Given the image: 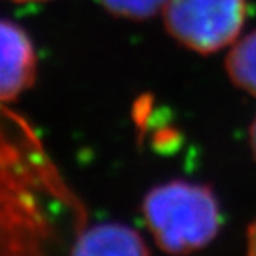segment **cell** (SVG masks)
Listing matches in <instances>:
<instances>
[{
    "instance_id": "8992f818",
    "label": "cell",
    "mask_w": 256,
    "mask_h": 256,
    "mask_svg": "<svg viewBox=\"0 0 256 256\" xmlns=\"http://www.w3.org/2000/svg\"><path fill=\"white\" fill-rule=\"evenodd\" d=\"M224 68L240 90L256 98V28L232 45Z\"/></svg>"
},
{
    "instance_id": "6da1fadb",
    "label": "cell",
    "mask_w": 256,
    "mask_h": 256,
    "mask_svg": "<svg viewBox=\"0 0 256 256\" xmlns=\"http://www.w3.org/2000/svg\"><path fill=\"white\" fill-rule=\"evenodd\" d=\"M65 213L84 210L34 128L0 105V256H50Z\"/></svg>"
},
{
    "instance_id": "ba28073f",
    "label": "cell",
    "mask_w": 256,
    "mask_h": 256,
    "mask_svg": "<svg viewBox=\"0 0 256 256\" xmlns=\"http://www.w3.org/2000/svg\"><path fill=\"white\" fill-rule=\"evenodd\" d=\"M246 256H256V220L248 226V233H246Z\"/></svg>"
},
{
    "instance_id": "52a82bcc",
    "label": "cell",
    "mask_w": 256,
    "mask_h": 256,
    "mask_svg": "<svg viewBox=\"0 0 256 256\" xmlns=\"http://www.w3.org/2000/svg\"><path fill=\"white\" fill-rule=\"evenodd\" d=\"M106 12L128 20H145L163 10L166 0H98Z\"/></svg>"
},
{
    "instance_id": "30bf717a",
    "label": "cell",
    "mask_w": 256,
    "mask_h": 256,
    "mask_svg": "<svg viewBox=\"0 0 256 256\" xmlns=\"http://www.w3.org/2000/svg\"><path fill=\"white\" fill-rule=\"evenodd\" d=\"M12 2H18V4H28V2H44V0H12Z\"/></svg>"
},
{
    "instance_id": "277c9868",
    "label": "cell",
    "mask_w": 256,
    "mask_h": 256,
    "mask_svg": "<svg viewBox=\"0 0 256 256\" xmlns=\"http://www.w3.org/2000/svg\"><path fill=\"white\" fill-rule=\"evenodd\" d=\"M37 52L28 34L0 18V105L18 98L37 78Z\"/></svg>"
},
{
    "instance_id": "5b68a950",
    "label": "cell",
    "mask_w": 256,
    "mask_h": 256,
    "mask_svg": "<svg viewBox=\"0 0 256 256\" xmlns=\"http://www.w3.org/2000/svg\"><path fill=\"white\" fill-rule=\"evenodd\" d=\"M70 256H150L142 234L124 223H98L82 228Z\"/></svg>"
},
{
    "instance_id": "9c48e42d",
    "label": "cell",
    "mask_w": 256,
    "mask_h": 256,
    "mask_svg": "<svg viewBox=\"0 0 256 256\" xmlns=\"http://www.w3.org/2000/svg\"><path fill=\"white\" fill-rule=\"evenodd\" d=\"M250 146H252L253 156L256 158V116H254L252 126H250Z\"/></svg>"
},
{
    "instance_id": "7a4b0ae2",
    "label": "cell",
    "mask_w": 256,
    "mask_h": 256,
    "mask_svg": "<svg viewBox=\"0 0 256 256\" xmlns=\"http://www.w3.org/2000/svg\"><path fill=\"white\" fill-rule=\"evenodd\" d=\"M142 214L156 246L172 256L206 248L223 223L214 192L188 180H172L148 190Z\"/></svg>"
},
{
    "instance_id": "3957f363",
    "label": "cell",
    "mask_w": 256,
    "mask_h": 256,
    "mask_svg": "<svg viewBox=\"0 0 256 256\" xmlns=\"http://www.w3.org/2000/svg\"><path fill=\"white\" fill-rule=\"evenodd\" d=\"M162 12L172 38L210 55L238 40L248 18V0H166Z\"/></svg>"
}]
</instances>
